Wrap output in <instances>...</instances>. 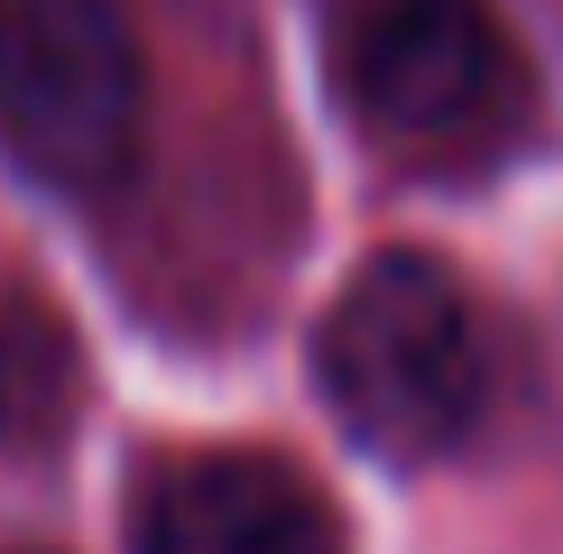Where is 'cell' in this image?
Returning a JSON list of instances; mask_svg holds the SVG:
<instances>
[{
  "label": "cell",
  "mask_w": 563,
  "mask_h": 554,
  "mask_svg": "<svg viewBox=\"0 0 563 554\" xmlns=\"http://www.w3.org/2000/svg\"><path fill=\"white\" fill-rule=\"evenodd\" d=\"M314 379L333 416L388 462H434L481 416V323L434 259L388 250L333 296L314 333Z\"/></svg>",
  "instance_id": "cell-1"
},
{
  "label": "cell",
  "mask_w": 563,
  "mask_h": 554,
  "mask_svg": "<svg viewBox=\"0 0 563 554\" xmlns=\"http://www.w3.org/2000/svg\"><path fill=\"white\" fill-rule=\"evenodd\" d=\"M148 56L121 0H0V148L56 195H111L139 167Z\"/></svg>",
  "instance_id": "cell-2"
},
{
  "label": "cell",
  "mask_w": 563,
  "mask_h": 554,
  "mask_svg": "<svg viewBox=\"0 0 563 554\" xmlns=\"http://www.w3.org/2000/svg\"><path fill=\"white\" fill-rule=\"evenodd\" d=\"M342 92L397 148H481L518 102L489 0H333Z\"/></svg>",
  "instance_id": "cell-3"
},
{
  "label": "cell",
  "mask_w": 563,
  "mask_h": 554,
  "mask_svg": "<svg viewBox=\"0 0 563 554\" xmlns=\"http://www.w3.org/2000/svg\"><path fill=\"white\" fill-rule=\"evenodd\" d=\"M139 554H342V518L277 453H185L139 490Z\"/></svg>",
  "instance_id": "cell-4"
},
{
  "label": "cell",
  "mask_w": 563,
  "mask_h": 554,
  "mask_svg": "<svg viewBox=\"0 0 563 554\" xmlns=\"http://www.w3.org/2000/svg\"><path fill=\"white\" fill-rule=\"evenodd\" d=\"M0 398H10V369H0Z\"/></svg>",
  "instance_id": "cell-5"
}]
</instances>
